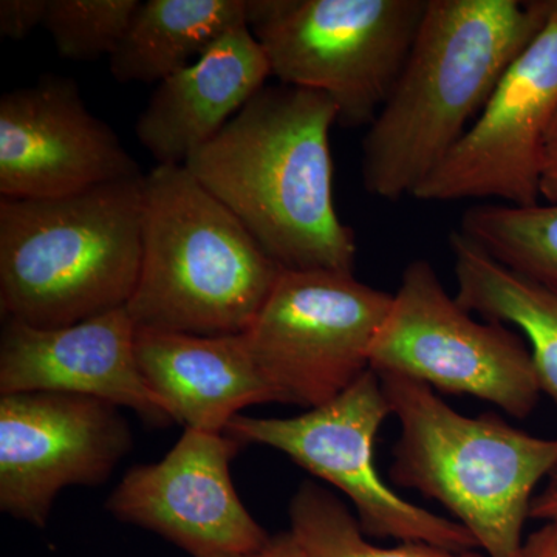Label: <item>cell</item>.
<instances>
[{
  "mask_svg": "<svg viewBox=\"0 0 557 557\" xmlns=\"http://www.w3.org/2000/svg\"><path fill=\"white\" fill-rule=\"evenodd\" d=\"M335 123L325 95L265 86L185 166L282 269L355 273L357 236L333 199Z\"/></svg>",
  "mask_w": 557,
  "mask_h": 557,
  "instance_id": "obj_1",
  "label": "cell"
},
{
  "mask_svg": "<svg viewBox=\"0 0 557 557\" xmlns=\"http://www.w3.org/2000/svg\"><path fill=\"white\" fill-rule=\"evenodd\" d=\"M548 0H428L401 75L362 139L370 196H413L537 35Z\"/></svg>",
  "mask_w": 557,
  "mask_h": 557,
  "instance_id": "obj_2",
  "label": "cell"
},
{
  "mask_svg": "<svg viewBox=\"0 0 557 557\" xmlns=\"http://www.w3.org/2000/svg\"><path fill=\"white\" fill-rule=\"evenodd\" d=\"M282 271L186 166L145 175L141 267L126 306L137 330L244 335Z\"/></svg>",
  "mask_w": 557,
  "mask_h": 557,
  "instance_id": "obj_3",
  "label": "cell"
},
{
  "mask_svg": "<svg viewBox=\"0 0 557 557\" xmlns=\"http://www.w3.org/2000/svg\"><path fill=\"white\" fill-rule=\"evenodd\" d=\"M143 180L0 200V310L60 329L126 307L141 267Z\"/></svg>",
  "mask_w": 557,
  "mask_h": 557,
  "instance_id": "obj_4",
  "label": "cell"
},
{
  "mask_svg": "<svg viewBox=\"0 0 557 557\" xmlns=\"http://www.w3.org/2000/svg\"><path fill=\"white\" fill-rule=\"evenodd\" d=\"M401 434L388 475L440 502L486 557H523L533 493L557 468V438L519 431L496 413L467 417L420 381L379 373Z\"/></svg>",
  "mask_w": 557,
  "mask_h": 557,
  "instance_id": "obj_5",
  "label": "cell"
},
{
  "mask_svg": "<svg viewBox=\"0 0 557 557\" xmlns=\"http://www.w3.org/2000/svg\"><path fill=\"white\" fill-rule=\"evenodd\" d=\"M428 0H247L271 76L325 95L346 129L370 126L417 38Z\"/></svg>",
  "mask_w": 557,
  "mask_h": 557,
  "instance_id": "obj_6",
  "label": "cell"
},
{
  "mask_svg": "<svg viewBox=\"0 0 557 557\" xmlns=\"http://www.w3.org/2000/svg\"><path fill=\"white\" fill-rule=\"evenodd\" d=\"M370 369L485 399L520 420L533 412L542 394L525 339L500 322L472 318L423 259L403 271L370 348Z\"/></svg>",
  "mask_w": 557,
  "mask_h": 557,
  "instance_id": "obj_7",
  "label": "cell"
},
{
  "mask_svg": "<svg viewBox=\"0 0 557 557\" xmlns=\"http://www.w3.org/2000/svg\"><path fill=\"white\" fill-rule=\"evenodd\" d=\"M392 300L355 273L284 270L245 344L281 405L319 408L370 370Z\"/></svg>",
  "mask_w": 557,
  "mask_h": 557,
  "instance_id": "obj_8",
  "label": "cell"
},
{
  "mask_svg": "<svg viewBox=\"0 0 557 557\" xmlns=\"http://www.w3.org/2000/svg\"><path fill=\"white\" fill-rule=\"evenodd\" d=\"M391 413L380 376L370 369L319 408L289 418L237 416L226 434L242 445L276 449L338 487L357 509L359 527L368 537L420 542L458 553L479 549L467 528L399 497L376 471L373 445Z\"/></svg>",
  "mask_w": 557,
  "mask_h": 557,
  "instance_id": "obj_9",
  "label": "cell"
},
{
  "mask_svg": "<svg viewBox=\"0 0 557 557\" xmlns=\"http://www.w3.org/2000/svg\"><path fill=\"white\" fill-rule=\"evenodd\" d=\"M557 115V0L502 76L486 108L412 197L536 205L542 143Z\"/></svg>",
  "mask_w": 557,
  "mask_h": 557,
  "instance_id": "obj_10",
  "label": "cell"
},
{
  "mask_svg": "<svg viewBox=\"0 0 557 557\" xmlns=\"http://www.w3.org/2000/svg\"><path fill=\"white\" fill-rule=\"evenodd\" d=\"M134 445L119 408L102 399L25 392L0 398V509L46 528L67 486H97Z\"/></svg>",
  "mask_w": 557,
  "mask_h": 557,
  "instance_id": "obj_11",
  "label": "cell"
},
{
  "mask_svg": "<svg viewBox=\"0 0 557 557\" xmlns=\"http://www.w3.org/2000/svg\"><path fill=\"white\" fill-rule=\"evenodd\" d=\"M239 440L185 429L160 461L129 469L106 508L121 522L166 539L193 557H240L270 544L231 478Z\"/></svg>",
  "mask_w": 557,
  "mask_h": 557,
  "instance_id": "obj_12",
  "label": "cell"
},
{
  "mask_svg": "<svg viewBox=\"0 0 557 557\" xmlns=\"http://www.w3.org/2000/svg\"><path fill=\"white\" fill-rule=\"evenodd\" d=\"M143 175L72 78L46 75L0 98L2 199H61Z\"/></svg>",
  "mask_w": 557,
  "mask_h": 557,
  "instance_id": "obj_13",
  "label": "cell"
},
{
  "mask_svg": "<svg viewBox=\"0 0 557 557\" xmlns=\"http://www.w3.org/2000/svg\"><path fill=\"white\" fill-rule=\"evenodd\" d=\"M137 327L126 307L60 329L7 319L0 339V395L60 392L102 399L152 426L172 418L139 372Z\"/></svg>",
  "mask_w": 557,
  "mask_h": 557,
  "instance_id": "obj_14",
  "label": "cell"
},
{
  "mask_svg": "<svg viewBox=\"0 0 557 557\" xmlns=\"http://www.w3.org/2000/svg\"><path fill=\"white\" fill-rule=\"evenodd\" d=\"M270 76L265 51L248 25L230 32L157 86L135 127L139 145L157 164L185 166Z\"/></svg>",
  "mask_w": 557,
  "mask_h": 557,
  "instance_id": "obj_15",
  "label": "cell"
},
{
  "mask_svg": "<svg viewBox=\"0 0 557 557\" xmlns=\"http://www.w3.org/2000/svg\"><path fill=\"white\" fill-rule=\"evenodd\" d=\"M135 350L150 392L186 429L223 434L240 410L278 403L244 335L137 330Z\"/></svg>",
  "mask_w": 557,
  "mask_h": 557,
  "instance_id": "obj_16",
  "label": "cell"
},
{
  "mask_svg": "<svg viewBox=\"0 0 557 557\" xmlns=\"http://www.w3.org/2000/svg\"><path fill=\"white\" fill-rule=\"evenodd\" d=\"M247 25V0H146L113 51L119 83L157 84L199 60L219 39Z\"/></svg>",
  "mask_w": 557,
  "mask_h": 557,
  "instance_id": "obj_17",
  "label": "cell"
},
{
  "mask_svg": "<svg viewBox=\"0 0 557 557\" xmlns=\"http://www.w3.org/2000/svg\"><path fill=\"white\" fill-rule=\"evenodd\" d=\"M449 248L458 304L525 335L542 392L557 405V289L500 265L458 230L450 233Z\"/></svg>",
  "mask_w": 557,
  "mask_h": 557,
  "instance_id": "obj_18",
  "label": "cell"
},
{
  "mask_svg": "<svg viewBox=\"0 0 557 557\" xmlns=\"http://www.w3.org/2000/svg\"><path fill=\"white\" fill-rule=\"evenodd\" d=\"M458 231L500 265L557 289V203L478 205Z\"/></svg>",
  "mask_w": 557,
  "mask_h": 557,
  "instance_id": "obj_19",
  "label": "cell"
},
{
  "mask_svg": "<svg viewBox=\"0 0 557 557\" xmlns=\"http://www.w3.org/2000/svg\"><path fill=\"white\" fill-rule=\"evenodd\" d=\"M295 557H486L483 553L449 549L405 542L384 548L362 533L357 516L335 494L304 482L289 502V530Z\"/></svg>",
  "mask_w": 557,
  "mask_h": 557,
  "instance_id": "obj_20",
  "label": "cell"
},
{
  "mask_svg": "<svg viewBox=\"0 0 557 557\" xmlns=\"http://www.w3.org/2000/svg\"><path fill=\"white\" fill-rule=\"evenodd\" d=\"M141 0H49L44 27L62 58L95 61L112 57Z\"/></svg>",
  "mask_w": 557,
  "mask_h": 557,
  "instance_id": "obj_21",
  "label": "cell"
},
{
  "mask_svg": "<svg viewBox=\"0 0 557 557\" xmlns=\"http://www.w3.org/2000/svg\"><path fill=\"white\" fill-rule=\"evenodd\" d=\"M49 0H2L0 2V36L22 40L44 27Z\"/></svg>",
  "mask_w": 557,
  "mask_h": 557,
  "instance_id": "obj_22",
  "label": "cell"
},
{
  "mask_svg": "<svg viewBox=\"0 0 557 557\" xmlns=\"http://www.w3.org/2000/svg\"><path fill=\"white\" fill-rule=\"evenodd\" d=\"M539 193L547 203H557V115L542 143Z\"/></svg>",
  "mask_w": 557,
  "mask_h": 557,
  "instance_id": "obj_23",
  "label": "cell"
},
{
  "mask_svg": "<svg viewBox=\"0 0 557 557\" xmlns=\"http://www.w3.org/2000/svg\"><path fill=\"white\" fill-rule=\"evenodd\" d=\"M523 557H557V522H547L523 544Z\"/></svg>",
  "mask_w": 557,
  "mask_h": 557,
  "instance_id": "obj_24",
  "label": "cell"
},
{
  "mask_svg": "<svg viewBox=\"0 0 557 557\" xmlns=\"http://www.w3.org/2000/svg\"><path fill=\"white\" fill-rule=\"evenodd\" d=\"M530 519L557 522V468L549 474L542 493L531 502Z\"/></svg>",
  "mask_w": 557,
  "mask_h": 557,
  "instance_id": "obj_25",
  "label": "cell"
},
{
  "mask_svg": "<svg viewBox=\"0 0 557 557\" xmlns=\"http://www.w3.org/2000/svg\"><path fill=\"white\" fill-rule=\"evenodd\" d=\"M240 557H295L293 556L292 542H289L287 531L277 534V536H271L270 544L265 548L260 549L258 553L252 555L240 556Z\"/></svg>",
  "mask_w": 557,
  "mask_h": 557,
  "instance_id": "obj_26",
  "label": "cell"
}]
</instances>
